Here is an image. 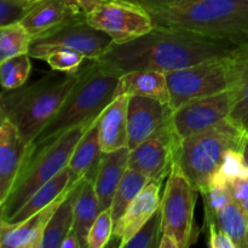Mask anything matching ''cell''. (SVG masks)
Listing matches in <instances>:
<instances>
[{
  "label": "cell",
  "instance_id": "obj_1",
  "mask_svg": "<svg viewBox=\"0 0 248 248\" xmlns=\"http://www.w3.org/2000/svg\"><path fill=\"white\" fill-rule=\"evenodd\" d=\"M242 44L184 29L154 27L133 40L113 44L96 61L116 77L135 70L169 73L207 61L228 58Z\"/></svg>",
  "mask_w": 248,
  "mask_h": 248
},
{
  "label": "cell",
  "instance_id": "obj_2",
  "mask_svg": "<svg viewBox=\"0 0 248 248\" xmlns=\"http://www.w3.org/2000/svg\"><path fill=\"white\" fill-rule=\"evenodd\" d=\"M147 11L154 27L184 29L237 43L248 41V0H182Z\"/></svg>",
  "mask_w": 248,
  "mask_h": 248
},
{
  "label": "cell",
  "instance_id": "obj_3",
  "mask_svg": "<svg viewBox=\"0 0 248 248\" xmlns=\"http://www.w3.org/2000/svg\"><path fill=\"white\" fill-rule=\"evenodd\" d=\"M119 77L107 72L91 61L79 70V79L61 106L56 115L27 147V154H33L57 140L79 124L94 120L115 98Z\"/></svg>",
  "mask_w": 248,
  "mask_h": 248
},
{
  "label": "cell",
  "instance_id": "obj_4",
  "mask_svg": "<svg viewBox=\"0 0 248 248\" xmlns=\"http://www.w3.org/2000/svg\"><path fill=\"white\" fill-rule=\"evenodd\" d=\"M79 79V72L48 74L38 81L1 94V118L15 124L28 147L56 115Z\"/></svg>",
  "mask_w": 248,
  "mask_h": 248
},
{
  "label": "cell",
  "instance_id": "obj_5",
  "mask_svg": "<svg viewBox=\"0 0 248 248\" xmlns=\"http://www.w3.org/2000/svg\"><path fill=\"white\" fill-rule=\"evenodd\" d=\"M94 120L74 126L39 152L26 155L14 188L0 205V219H10L38 189L68 166L75 147Z\"/></svg>",
  "mask_w": 248,
  "mask_h": 248
},
{
  "label": "cell",
  "instance_id": "obj_6",
  "mask_svg": "<svg viewBox=\"0 0 248 248\" xmlns=\"http://www.w3.org/2000/svg\"><path fill=\"white\" fill-rule=\"evenodd\" d=\"M246 132L229 119L181 140L176 162L190 178L199 193L207 189L211 176L230 149L242 150Z\"/></svg>",
  "mask_w": 248,
  "mask_h": 248
},
{
  "label": "cell",
  "instance_id": "obj_7",
  "mask_svg": "<svg viewBox=\"0 0 248 248\" xmlns=\"http://www.w3.org/2000/svg\"><path fill=\"white\" fill-rule=\"evenodd\" d=\"M198 193L190 178L174 162L167 176L160 211L162 234L177 240L179 248L190 247L196 241L194 213Z\"/></svg>",
  "mask_w": 248,
  "mask_h": 248
},
{
  "label": "cell",
  "instance_id": "obj_8",
  "mask_svg": "<svg viewBox=\"0 0 248 248\" xmlns=\"http://www.w3.org/2000/svg\"><path fill=\"white\" fill-rule=\"evenodd\" d=\"M113 43L108 34L91 26L86 17L72 16L56 28L31 39L29 56L45 61L52 50L67 47L79 51L87 60L96 61Z\"/></svg>",
  "mask_w": 248,
  "mask_h": 248
},
{
  "label": "cell",
  "instance_id": "obj_9",
  "mask_svg": "<svg viewBox=\"0 0 248 248\" xmlns=\"http://www.w3.org/2000/svg\"><path fill=\"white\" fill-rule=\"evenodd\" d=\"M170 106L178 109L194 99L227 91V58L199 63L166 73Z\"/></svg>",
  "mask_w": 248,
  "mask_h": 248
},
{
  "label": "cell",
  "instance_id": "obj_10",
  "mask_svg": "<svg viewBox=\"0 0 248 248\" xmlns=\"http://www.w3.org/2000/svg\"><path fill=\"white\" fill-rule=\"evenodd\" d=\"M94 28L108 34L113 44L133 40L154 28L144 7L125 0H103L86 16Z\"/></svg>",
  "mask_w": 248,
  "mask_h": 248
},
{
  "label": "cell",
  "instance_id": "obj_11",
  "mask_svg": "<svg viewBox=\"0 0 248 248\" xmlns=\"http://www.w3.org/2000/svg\"><path fill=\"white\" fill-rule=\"evenodd\" d=\"M181 140L172 120H167L138 147L131 150L128 167L149 179L164 181L176 162Z\"/></svg>",
  "mask_w": 248,
  "mask_h": 248
},
{
  "label": "cell",
  "instance_id": "obj_12",
  "mask_svg": "<svg viewBox=\"0 0 248 248\" xmlns=\"http://www.w3.org/2000/svg\"><path fill=\"white\" fill-rule=\"evenodd\" d=\"M230 99L228 91L194 99L173 111L171 120L179 140L205 131L228 119Z\"/></svg>",
  "mask_w": 248,
  "mask_h": 248
},
{
  "label": "cell",
  "instance_id": "obj_13",
  "mask_svg": "<svg viewBox=\"0 0 248 248\" xmlns=\"http://www.w3.org/2000/svg\"><path fill=\"white\" fill-rule=\"evenodd\" d=\"M173 115L170 104L143 96H130L127 111V148L131 150L147 140Z\"/></svg>",
  "mask_w": 248,
  "mask_h": 248
},
{
  "label": "cell",
  "instance_id": "obj_14",
  "mask_svg": "<svg viewBox=\"0 0 248 248\" xmlns=\"http://www.w3.org/2000/svg\"><path fill=\"white\" fill-rule=\"evenodd\" d=\"M228 93L230 113L228 119L248 132V41L227 58Z\"/></svg>",
  "mask_w": 248,
  "mask_h": 248
},
{
  "label": "cell",
  "instance_id": "obj_15",
  "mask_svg": "<svg viewBox=\"0 0 248 248\" xmlns=\"http://www.w3.org/2000/svg\"><path fill=\"white\" fill-rule=\"evenodd\" d=\"M161 186L162 181L150 179L149 183L143 188L140 195L131 203L125 215L116 223L114 227L113 237L119 240V247L124 248L126 242L159 210L161 203V198H160Z\"/></svg>",
  "mask_w": 248,
  "mask_h": 248
},
{
  "label": "cell",
  "instance_id": "obj_16",
  "mask_svg": "<svg viewBox=\"0 0 248 248\" xmlns=\"http://www.w3.org/2000/svg\"><path fill=\"white\" fill-rule=\"evenodd\" d=\"M27 147L11 120L1 118L0 127V205L5 202L17 181Z\"/></svg>",
  "mask_w": 248,
  "mask_h": 248
},
{
  "label": "cell",
  "instance_id": "obj_17",
  "mask_svg": "<svg viewBox=\"0 0 248 248\" xmlns=\"http://www.w3.org/2000/svg\"><path fill=\"white\" fill-rule=\"evenodd\" d=\"M72 190V189H70ZM70 190L53 201L51 205L39 211L23 222L0 224V246L4 248H40L44 232L56 208L60 206Z\"/></svg>",
  "mask_w": 248,
  "mask_h": 248
},
{
  "label": "cell",
  "instance_id": "obj_18",
  "mask_svg": "<svg viewBox=\"0 0 248 248\" xmlns=\"http://www.w3.org/2000/svg\"><path fill=\"white\" fill-rule=\"evenodd\" d=\"M130 153L127 147H124L115 152L102 154L94 178V189L101 211L111 207L119 184L128 169Z\"/></svg>",
  "mask_w": 248,
  "mask_h": 248
},
{
  "label": "cell",
  "instance_id": "obj_19",
  "mask_svg": "<svg viewBox=\"0 0 248 248\" xmlns=\"http://www.w3.org/2000/svg\"><path fill=\"white\" fill-rule=\"evenodd\" d=\"M128 99L127 94L116 96L99 115V140L103 153L127 147Z\"/></svg>",
  "mask_w": 248,
  "mask_h": 248
},
{
  "label": "cell",
  "instance_id": "obj_20",
  "mask_svg": "<svg viewBox=\"0 0 248 248\" xmlns=\"http://www.w3.org/2000/svg\"><path fill=\"white\" fill-rule=\"evenodd\" d=\"M102 148L99 140V116L93 121L89 130L86 131L80 142L75 147L70 161L68 164L69 171V186H77L85 177L96 178L101 160Z\"/></svg>",
  "mask_w": 248,
  "mask_h": 248
},
{
  "label": "cell",
  "instance_id": "obj_21",
  "mask_svg": "<svg viewBox=\"0 0 248 248\" xmlns=\"http://www.w3.org/2000/svg\"><path fill=\"white\" fill-rule=\"evenodd\" d=\"M120 94L143 96L170 104L166 73L156 70H135L119 77L115 97Z\"/></svg>",
  "mask_w": 248,
  "mask_h": 248
},
{
  "label": "cell",
  "instance_id": "obj_22",
  "mask_svg": "<svg viewBox=\"0 0 248 248\" xmlns=\"http://www.w3.org/2000/svg\"><path fill=\"white\" fill-rule=\"evenodd\" d=\"M99 213H101V207L94 189V179L85 177L80 182L79 190L75 199L74 227H73L81 248L87 247V236L90 229Z\"/></svg>",
  "mask_w": 248,
  "mask_h": 248
},
{
  "label": "cell",
  "instance_id": "obj_23",
  "mask_svg": "<svg viewBox=\"0 0 248 248\" xmlns=\"http://www.w3.org/2000/svg\"><path fill=\"white\" fill-rule=\"evenodd\" d=\"M75 16L62 0H41L31 6L22 19L31 38L41 35Z\"/></svg>",
  "mask_w": 248,
  "mask_h": 248
},
{
  "label": "cell",
  "instance_id": "obj_24",
  "mask_svg": "<svg viewBox=\"0 0 248 248\" xmlns=\"http://www.w3.org/2000/svg\"><path fill=\"white\" fill-rule=\"evenodd\" d=\"M69 182L70 177L67 166L64 170H62L60 173L56 174L52 179H50L47 183L44 184L40 189H38V190L31 196V199H29V200L27 201V202L15 213L10 219L2 220V222L15 224V223H19L28 219L29 217H31V216L35 215L36 212L47 207V206L51 205L53 201L57 200L60 196H62L63 194L67 193L68 190H70L73 186L70 188Z\"/></svg>",
  "mask_w": 248,
  "mask_h": 248
},
{
  "label": "cell",
  "instance_id": "obj_25",
  "mask_svg": "<svg viewBox=\"0 0 248 248\" xmlns=\"http://www.w3.org/2000/svg\"><path fill=\"white\" fill-rule=\"evenodd\" d=\"M80 182L72 188L64 200L60 203L44 232L40 248H61L63 240L74 227V205Z\"/></svg>",
  "mask_w": 248,
  "mask_h": 248
},
{
  "label": "cell",
  "instance_id": "obj_26",
  "mask_svg": "<svg viewBox=\"0 0 248 248\" xmlns=\"http://www.w3.org/2000/svg\"><path fill=\"white\" fill-rule=\"evenodd\" d=\"M150 179L140 172L136 171L128 167L126 173L121 179L119 188L114 195L113 203H111V215H113L114 227L120 220V218L125 215L127 208L133 202L136 198L140 195L145 186L149 183Z\"/></svg>",
  "mask_w": 248,
  "mask_h": 248
},
{
  "label": "cell",
  "instance_id": "obj_27",
  "mask_svg": "<svg viewBox=\"0 0 248 248\" xmlns=\"http://www.w3.org/2000/svg\"><path fill=\"white\" fill-rule=\"evenodd\" d=\"M216 222L232 237L236 248H248V216L235 199L217 213Z\"/></svg>",
  "mask_w": 248,
  "mask_h": 248
},
{
  "label": "cell",
  "instance_id": "obj_28",
  "mask_svg": "<svg viewBox=\"0 0 248 248\" xmlns=\"http://www.w3.org/2000/svg\"><path fill=\"white\" fill-rule=\"evenodd\" d=\"M247 178L248 165L244 153L240 149H230L224 155V159L217 171L211 176L207 189L211 186H228L239 179Z\"/></svg>",
  "mask_w": 248,
  "mask_h": 248
},
{
  "label": "cell",
  "instance_id": "obj_29",
  "mask_svg": "<svg viewBox=\"0 0 248 248\" xmlns=\"http://www.w3.org/2000/svg\"><path fill=\"white\" fill-rule=\"evenodd\" d=\"M31 36L22 22L0 27V62L21 55H29Z\"/></svg>",
  "mask_w": 248,
  "mask_h": 248
},
{
  "label": "cell",
  "instance_id": "obj_30",
  "mask_svg": "<svg viewBox=\"0 0 248 248\" xmlns=\"http://www.w3.org/2000/svg\"><path fill=\"white\" fill-rule=\"evenodd\" d=\"M31 70V56L21 55L0 62V79L2 90H14L23 86Z\"/></svg>",
  "mask_w": 248,
  "mask_h": 248
},
{
  "label": "cell",
  "instance_id": "obj_31",
  "mask_svg": "<svg viewBox=\"0 0 248 248\" xmlns=\"http://www.w3.org/2000/svg\"><path fill=\"white\" fill-rule=\"evenodd\" d=\"M162 235L161 211L152 216L149 220L128 240L124 248H155L159 247Z\"/></svg>",
  "mask_w": 248,
  "mask_h": 248
},
{
  "label": "cell",
  "instance_id": "obj_32",
  "mask_svg": "<svg viewBox=\"0 0 248 248\" xmlns=\"http://www.w3.org/2000/svg\"><path fill=\"white\" fill-rule=\"evenodd\" d=\"M87 60L81 52L67 47H60L52 50L45 61L53 72L77 73L81 68L82 62Z\"/></svg>",
  "mask_w": 248,
  "mask_h": 248
},
{
  "label": "cell",
  "instance_id": "obj_33",
  "mask_svg": "<svg viewBox=\"0 0 248 248\" xmlns=\"http://www.w3.org/2000/svg\"><path fill=\"white\" fill-rule=\"evenodd\" d=\"M114 220L111 215V208L101 211L98 217L90 229L87 236V247L89 248H103L108 246L113 237Z\"/></svg>",
  "mask_w": 248,
  "mask_h": 248
},
{
  "label": "cell",
  "instance_id": "obj_34",
  "mask_svg": "<svg viewBox=\"0 0 248 248\" xmlns=\"http://www.w3.org/2000/svg\"><path fill=\"white\" fill-rule=\"evenodd\" d=\"M201 195L205 199L206 224L216 222V216H217V213L234 200V195H232L230 186H211L207 190L201 193Z\"/></svg>",
  "mask_w": 248,
  "mask_h": 248
},
{
  "label": "cell",
  "instance_id": "obj_35",
  "mask_svg": "<svg viewBox=\"0 0 248 248\" xmlns=\"http://www.w3.org/2000/svg\"><path fill=\"white\" fill-rule=\"evenodd\" d=\"M28 11L16 0H0V27L21 22Z\"/></svg>",
  "mask_w": 248,
  "mask_h": 248
},
{
  "label": "cell",
  "instance_id": "obj_36",
  "mask_svg": "<svg viewBox=\"0 0 248 248\" xmlns=\"http://www.w3.org/2000/svg\"><path fill=\"white\" fill-rule=\"evenodd\" d=\"M208 246L211 248H236L232 237L216 222L208 223Z\"/></svg>",
  "mask_w": 248,
  "mask_h": 248
},
{
  "label": "cell",
  "instance_id": "obj_37",
  "mask_svg": "<svg viewBox=\"0 0 248 248\" xmlns=\"http://www.w3.org/2000/svg\"><path fill=\"white\" fill-rule=\"evenodd\" d=\"M75 16L86 17L103 0H62Z\"/></svg>",
  "mask_w": 248,
  "mask_h": 248
},
{
  "label": "cell",
  "instance_id": "obj_38",
  "mask_svg": "<svg viewBox=\"0 0 248 248\" xmlns=\"http://www.w3.org/2000/svg\"><path fill=\"white\" fill-rule=\"evenodd\" d=\"M234 199L240 203L248 216V178L239 179L230 184Z\"/></svg>",
  "mask_w": 248,
  "mask_h": 248
},
{
  "label": "cell",
  "instance_id": "obj_39",
  "mask_svg": "<svg viewBox=\"0 0 248 248\" xmlns=\"http://www.w3.org/2000/svg\"><path fill=\"white\" fill-rule=\"evenodd\" d=\"M125 1H130L136 5H140V6L144 7L145 10H153L169 6V5L176 4V2L182 1V0H125Z\"/></svg>",
  "mask_w": 248,
  "mask_h": 248
},
{
  "label": "cell",
  "instance_id": "obj_40",
  "mask_svg": "<svg viewBox=\"0 0 248 248\" xmlns=\"http://www.w3.org/2000/svg\"><path fill=\"white\" fill-rule=\"evenodd\" d=\"M61 248H81V245H80V241L79 239H78L74 230H72V232L67 235V237L63 240Z\"/></svg>",
  "mask_w": 248,
  "mask_h": 248
},
{
  "label": "cell",
  "instance_id": "obj_41",
  "mask_svg": "<svg viewBox=\"0 0 248 248\" xmlns=\"http://www.w3.org/2000/svg\"><path fill=\"white\" fill-rule=\"evenodd\" d=\"M159 248H179V245L177 240H174L172 236L162 234L161 239H160Z\"/></svg>",
  "mask_w": 248,
  "mask_h": 248
},
{
  "label": "cell",
  "instance_id": "obj_42",
  "mask_svg": "<svg viewBox=\"0 0 248 248\" xmlns=\"http://www.w3.org/2000/svg\"><path fill=\"white\" fill-rule=\"evenodd\" d=\"M16 1L21 2L23 6H26L27 9H31V6H34L35 4H38L39 1H41V0H16Z\"/></svg>",
  "mask_w": 248,
  "mask_h": 248
},
{
  "label": "cell",
  "instance_id": "obj_43",
  "mask_svg": "<svg viewBox=\"0 0 248 248\" xmlns=\"http://www.w3.org/2000/svg\"><path fill=\"white\" fill-rule=\"evenodd\" d=\"M242 153H244L245 160H246V164L248 165V133L246 135V138H245L244 147H242Z\"/></svg>",
  "mask_w": 248,
  "mask_h": 248
},
{
  "label": "cell",
  "instance_id": "obj_44",
  "mask_svg": "<svg viewBox=\"0 0 248 248\" xmlns=\"http://www.w3.org/2000/svg\"><path fill=\"white\" fill-rule=\"evenodd\" d=\"M247 133H248V132H247Z\"/></svg>",
  "mask_w": 248,
  "mask_h": 248
}]
</instances>
